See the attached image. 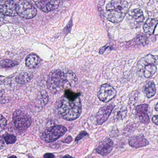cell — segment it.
<instances>
[{
  "label": "cell",
  "instance_id": "cell-28",
  "mask_svg": "<svg viewBox=\"0 0 158 158\" xmlns=\"http://www.w3.org/2000/svg\"><path fill=\"white\" fill-rule=\"evenodd\" d=\"M152 122L155 124L158 125V115L154 116L152 118Z\"/></svg>",
  "mask_w": 158,
  "mask_h": 158
},
{
  "label": "cell",
  "instance_id": "cell-34",
  "mask_svg": "<svg viewBox=\"0 0 158 158\" xmlns=\"http://www.w3.org/2000/svg\"><path fill=\"white\" fill-rule=\"evenodd\" d=\"M8 158H17V157L16 156H11L9 157H8Z\"/></svg>",
  "mask_w": 158,
  "mask_h": 158
},
{
  "label": "cell",
  "instance_id": "cell-3",
  "mask_svg": "<svg viewBox=\"0 0 158 158\" xmlns=\"http://www.w3.org/2000/svg\"><path fill=\"white\" fill-rule=\"evenodd\" d=\"M158 56L149 54L142 57L137 63V73L139 77L148 78L154 76L157 70Z\"/></svg>",
  "mask_w": 158,
  "mask_h": 158
},
{
  "label": "cell",
  "instance_id": "cell-12",
  "mask_svg": "<svg viewBox=\"0 0 158 158\" xmlns=\"http://www.w3.org/2000/svg\"><path fill=\"white\" fill-rule=\"evenodd\" d=\"M113 105H107L101 107L96 115L97 122L99 125L103 124L109 117L114 109Z\"/></svg>",
  "mask_w": 158,
  "mask_h": 158
},
{
  "label": "cell",
  "instance_id": "cell-25",
  "mask_svg": "<svg viewBox=\"0 0 158 158\" xmlns=\"http://www.w3.org/2000/svg\"><path fill=\"white\" fill-rule=\"evenodd\" d=\"M88 135L87 133L85 131H82L76 137V139H75V141L76 142H78V141H80L81 139L83 137H85V136H86Z\"/></svg>",
  "mask_w": 158,
  "mask_h": 158
},
{
  "label": "cell",
  "instance_id": "cell-32",
  "mask_svg": "<svg viewBox=\"0 0 158 158\" xmlns=\"http://www.w3.org/2000/svg\"><path fill=\"white\" fill-rule=\"evenodd\" d=\"M61 158H74L71 156H69V155H66V156H64V157Z\"/></svg>",
  "mask_w": 158,
  "mask_h": 158
},
{
  "label": "cell",
  "instance_id": "cell-14",
  "mask_svg": "<svg viewBox=\"0 0 158 158\" xmlns=\"http://www.w3.org/2000/svg\"><path fill=\"white\" fill-rule=\"evenodd\" d=\"M149 106L147 104H143L137 106L135 109L136 116L142 123L148 124L150 122L148 110Z\"/></svg>",
  "mask_w": 158,
  "mask_h": 158
},
{
  "label": "cell",
  "instance_id": "cell-2",
  "mask_svg": "<svg viewBox=\"0 0 158 158\" xmlns=\"http://www.w3.org/2000/svg\"><path fill=\"white\" fill-rule=\"evenodd\" d=\"M129 4L125 0H112L106 6V16L109 21L119 23L126 15Z\"/></svg>",
  "mask_w": 158,
  "mask_h": 158
},
{
  "label": "cell",
  "instance_id": "cell-22",
  "mask_svg": "<svg viewBox=\"0 0 158 158\" xmlns=\"http://www.w3.org/2000/svg\"><path fill=\"white\" fill-rule=\"evenodd\" d=\"M3 137L7 144H14L16 142V137L13 135L6 133L4 135Z\"/></svg>",
  "mask_w": 158,
  "mask_h": 158
},
{
  "label": "cell",
  "instance_id": "cell-18",
  "mask_svg": "<svg viewBox=\"0 0 158 158\" xmlns=\"http://www.w3.org/2000/svg\"><path fill=\"white\" fill-rule=\"evenodd\" d=\"M143 92L148 98L155 96L156 92V85L153 81H147L143 86Z\"/></svg>",
  "mask_w": 158,
  "mask_h": 158
},
{
  "label": "cell",
  "instance_id": "cell-21",
  "mask_svg": "<svg viewBox=\"0 0 158 158\" xmlns=\"http://www.w3.org/2000/svg\"><path fill=\"white\" fill-rule=\"evenodd\" d=\"M18 64V62L8 59H5L0 62V66L3 68H11L16 66Z\"/></svg>",
  "mask_w": 158,
  "mask_h": 158
},
{
  "label": "cell",
  "instance_id": "cell-19",
  "mask_svg": "<svg viewBox=\"0 0 158 158\" xmlns=\"http://www.w3.org/2000/svg\"><path fill=\"white\" fill-rule=\"evenodd\" d=\"M32 75L28 72H23L19 74L15 78V81L18 83L25 84L29 82L32 78Z\"/></svg>",
  "mask_w": 158,
  "mask_h": 158
},
{
  "label": "cell",
  "instance_id": "cell-17",
  "mask_svg": "<svg viewBox=\"0 0 158 158\" xmlns=\"http://www.w3.org/2000/svg\"><path fill=\"white\" fill-rule=\"evenodd\" d=\"M158 24V20L156 19H148L144 25V31L148 35H152L154 33Z\"/></svg>",
  "mask_w": 158,
  "mask_h": 158
},
{
  "label": "cell",
  "instance_id": "cell-8",
  "mask_svg": "<svg viewBox=\"0 0 158 158\" xmlns=\"http://www.w3.org/2000/svg\"><path fill=\"white\" fill-rule=\"evenodd\" d=\"M116 94V90L112 86L108 84H104L100 86L97 96L100 101L108 102L113 99Z\"/></svg>",
  "mask_w": 158,
  "mask_h": 158
},
{
  "label": "cell",
  "instance_id": "cell-30",
  "mask_svg": "<svg viewBox=\"0 0 158 158\" xmlns=\"http://www.w3.org/2000/svg\"><path fill=\"white\" fill-rule=\"evenodd\" d=\"M4 93V91L3 89L0 88V98L2 97Z\"/></svg>",
  "mask_w": 158,
  "mask_h": 158
},
{
  "label": "cell",
  "instance_id": "cell-33",
  "mask_svg": "<svg viewBox=\"0 0 158 158\" xmlns=\"http://www.w3.org/2000/svg\"><path fill=\"white\" fill-rule=\"evenodd\" d=\"M155 109L156 111H158V103L156 105V106H155Z\"/></svg>",
  "mask_w": 158,
  "mask_h": 158
},
{
  "label": "cell",
  "instance_id": "cell-13",
  "mask_svg": "<svg viewBox=\"0 0 158 158\" xmlns=\"http://www.w3.org/2000/svg\"><path fill=\"white\" fill-rule=\"evenodd\" d=\"M113 147V141L109 138H107L99 143L96 151L101 156H106L111 152Z\"/></svg>",
  "mask_w": 158,
  "mask_h": 158
},
{
  "label": "cell",
  "instance_id": "cell-16",
  "mask_svg": "<svg viewBox=\"0 0 158 158\" xmlns=\"http://www.w3.org/2000/svg\"><path fill=\"white\" fill-rule=\"evenodd\" d=\"M40 57L34 54H30L26 59V66L29 69L37 68L40 65Z\"/></svg>",
  "mask_w": 158,
  "mask_h": 158
},
{
  "label": "cell",
  "instance_id": "cell-27",
  "mask_svg": "<svg viewBox=\"0 0 158 158\" xmlns=\"http://www.w3.org/2000/svg\"><path fill=\"white\" fill-rule=\"evenodd\" d=\"M44 158H55L54 155L51 153H46L44 156Z\"/></svg>",
  "mask_w": 158,
  "mask_h": 158
},
{
  "label": "cell",
  "instance_id": "cell-1",
  "mask_svg": "<svg viewBox=\"0 0 158 158\" xmlns=\"http://www.w3.org/2000/svg\"><path fill=\"white\" fill-rule=\"evenodd\" d=\"M57 110L60 116L67 120H74L78 118L82 111L79 94L70 90L66 91L65 95L59 101Z\"/></svg>",
  "mask_w": 158,
  "mask_h": 158
},
{
  "label": "cell",
  "instance_id": "cell-5",
  "mask_svg": "<svg viewBox=\"0 0 158 158\" xmlns=\"http://www.w3.org/2000/svg\"><path fill=\"white\" fill-rule=\"evenodd\" d=\"M67 129L62 125H56L46 129L41 136V139L46 143H52L65 134Z\"/></svg>",
  "mask_w": 158,
  "mask_h": 158
},
{
  "label": "cell",
  "instance_id": "cell-26",
  "mask_svg": "<svg viewBox=\"0 0 158 158\" xmlns=\"http://www.w3.org/2000/svg\"><path fill=\"white\" fill-rule=\"evenodd\" d=\"M72 140H73V138L71 137L70 135L69 136H68L64 140V141H62L63 143H65L69 144L72 142Z\"/></svg>",
  "mask_w": 158,
  "mask_h": 158
},
{
  "label": "cell",
  "instance_id": "cell-9",
  "mask_svg": "<svg viewBox=\"0 0 158 158\" xmlns=\"http://www.w3.org/2000/svg\"><path fill=\"white\" fill-rule=\"evenodd\" d=\"M0 13L8 16L17 15V4L13 0H0Z\"/></svg>",
  "mask_w": 158,
  "mask_h": 158
},
{
  "label": "cell",
  "instance_id": "cell-20",
  "mask_svg": "<svg viewBox=\"0 0 158 158\" xmlns=\"http://www.w3.org/2000/svg\"><path fill=\"white\" fill-rule=\"evenodd\" d=\"M67 83L71 86H75L77 83L78 79L76 74L72 71L66 72Z\"/></svg>",
  "mask_w": 158,
  "mask_h": 158
},
{
  "label": "cell",
  "instance_id": "cell-11",
  "mask_svg": "<svg viewBox=\"0 0 158 158\" xmlns=\"http://www.w3.org/2000/svg\"><path fill=\"white\" fill-rule=\"evenodd\" d=\"M33 2L41 10L45 13L55 10L59 5L58 0H33Z\"/></svg>",
  "mask_w": 158,
  "mask_h": 158
},
{
  "label": "cell",
  "instance_id": "cell-23",
  "mask_svg": "<svg viewBox=\"0 0 158 158\" xmlns=\"http://www.w3.org/2000/svg\"><path fill=\"white\" fill-rule=\"evenodd\" d=\"M7 125V120L2 116L0 115V131L4 130Z\"/></svg>",
  "mask_w": 158,
  "mask_h": 158
},
{
  "label": "cell",
  "instance_id": "cell-29",
  "mask_svg": "<svg viewBox=\"0 0 158 158\" xmlns=\"http://www.w3.org/2000/svg\"><path fill=\"white\" fill-rule=\"evenodd\" d=\"M4 146V142L2 138L0 136V149H2Z\"/></svg>",
  "mask_w": 158,
  "mask_h": 158
},
{
  "label": "cell",
  "instance_id": "cell-15",
  "mask_svg": "<svg viewBox=\"0 0 158 158\" xmlns=\"http://www.w3.org/2000/svg\"><path fill=\"white\" fill-rule=\"evenodd\" d=\"M129 143L130 146L133 148H138L147 146L149 144V142L143 135L133 136L130 138Z\"/></svg>",
  "mask_w": 158,
  "mask_h": 158
},
{
  "label": "cell",
  "instance_id": "cell-6",
  "mask_svg": "<svg viewBox=\"0 0 158 158\" xmlns=\"http://www.w3.org/2000/svg\"><path fill=\"white\" fill-rule=\"evenodd\" d=\"M17 14L23 18L30 19L37 15L36 8L26 0H20L17 3Z\"/></svg>",
  "mask_w": 158,
  "mask_h": 158
},
{
  "label": "cell",
  "instance_id": "cell-31",
  "mask_svg": "<svg viewBox=\"0 0 158 158\" xmlns=\"http://www.w3.org/2000/svg\"><path fill=\"white\" fill-rule=\"evenodd\" d=\"M4 77H1V76H0V85H2V84H3L4 82Z\"/></svg>",
  "mask_w": 158,
  "mask_h": 158
},
{
  "label": "cell",
  "instance_id": "cell-4",
  "mask_svg": "<svg viewBox=\"0 0 158 158\" xmlns=\"http://www.w3.org/2000/svg\"><path fill=\"white\" fill-rule=\"evenodd\" d=\"M67 80L66 73L60 69H56L52 71L48 76L47 88L52 94H58L64 89Z\"/></svg>",
  "mask_w": 158,
  "mask_h": 158
},
{
  "label": "cell",
  "instance_id": "cell-24",
  "mask_svg": "<svg viewBox=\"0 0 158 158\" xmlns=\"http://www.w3.org/2000/svg\"><path fill=\"white\" fill-rule=\"evenodd\" d=\"M127 113V110L125 108H121L117 112V118L118 119H123L126 116Z\"/></svg>",
  "mask_w": 158,
  "mask_h": 158
},
{
  "label": "cell",
  "instance_id": "cell-10",
  "mask_svg": "<svg viewBox=\"0 0 158 158\" xmlns=\"http://www.w3.org/2000/svg\"><path fill=\"white\" fill-rule=\"evenodd\" d=\"M144 19L143 11L140 9H134L128 13L127 20L132 27H137L141 25Z\"/></svg>",
  "mask_w": 158,
  "mask_h": 158
},
{
  "label": "cell",
  "instance_id": "cell-7",
  "mask_svg": "<svg viewBox=\"0 0 158 158\" xmlns=\"http://www.w3.org/2000/svg\"><path fill=\"white\" fill-rule=\"evenodd\" d=\"M13 121L17 129L25 131L30 126L31 118L27 113L18 110L13 113Z\"/></svg>",
  "mask_w": 158,
  "mask_h": 158
}]
</instances>
